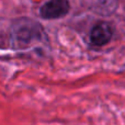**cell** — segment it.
<instances>
[{
	"label": "cell",
	"instance_id": "6da1fadb",
	"mask_svg": "<svg viewBox=\"0 0 125 125\" xmlns=\"http://www.w3.org/2000/svg\"><path fill=\"white\" fill-rule=\"evenodd\" d=\"M69 11L68 0H50L41 8V15L44 19H57Z\"/></svg>",
	"mask_w": 125,
	"mask_h": 125
},
{
	"label": "cell",
	"instance_id": "7a4b0ae2",
	"mask_svg": "<svg viewBox=\"0 0 125 125\" xmlns=\"http://www.w3.org/2000/svg\"><path fill=\"white\" fill-rule=\"evenodd\" d=\"M111 37H112V30L105 22L97 24L90 33V41L95 46L105 45L110 42Z\"/></svg>",
	"mask_w": 125,
	"mask_h": 125
}]
</instances>
